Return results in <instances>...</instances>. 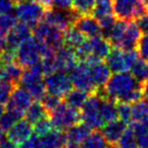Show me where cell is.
Returning <instances> with one entry per match:
<instances>
[{"mask_svg": "<svg viewBox=\"0 0 148 148\" xmlns=\"http://www.w3.org/2000/svg\"><path fill=\"white\" fill-rule=\"evenodd\" d=\"M103 89L107 97L116 103L133 105L143 99L142 83L128 71L115 73L103 86Z\"/></svg>", "mask_w": 148, "mask_h": 148, "instance_id": "obj_1", "label": "cell"}, {"mask_svg": "<svg viewBox=\"0 0 148 148\" xmlns=\"http://www.w3.org/2000/svg\"><path fill=\"white\" fill-rule=\"evenodd\" d=\"M43 75L41 63L39 62L31 67L25 68L19 81L21 86L27 89L36 101H41L47 93Z\"/></svg>", "mask_w": 148, "mask_h": 148, "instance_id": "obj_2", "label": "cell"}, {"mask_svg": "<svg viewBox=\"0 0 148 148\" xmlns=\"http://www.w3.org/2000/svg\"><path fill=\"white\" fill-rule=\"evenodd\" d=\"M14 10L18 21L35 27L44 19L48 9L37 0H23L14 5Z\"/></svg>", "mask_w": 148, "mask_h": 148, "instance_id": "obj_3", "label": "cell"}, {"mask_svg": "<svg viewBox=\"0 0 148 148\" xmlns=\"http://www.w3.org/2000/svg\"><path fill=\"white\" fill-rule=\"evenodd\" d=\"M139 57V53L136 50H123L114 47L107 56L106 61L112 72L119 73L129 71Z\"/></svg>", "mask_w": 148, "mask_h": 148, "instance_id": "obj_4", "label": "cell"}, {"mask_svg": "<svg viewBox=\"0 0 148 148\" xmlns=\"http://www.w3.org/2000/svg\"><path fill=\"white\" fill-rule=\"evenodd\" d=\"M33 33L38 41L53 51H57L62 46H64V32L45 21L37 23L34 27Z\"/></svg>", "mask_w": 148, "mask_h": 148, "instance_id": "obj_5", "label": "cell"}, {"mask_svg": "<svg viewBox=\"0 0 148 148\" xmlns=\"http://www.w3.org/2000/svg\"><path fill=\"white\" fill-rule=\"evenodd\" d=\"M49 116L54 128L61 131H67L69 128L81 121V113H79V110L69 107L65 103H60Z\"/></svg>", "mask_w": 148, "mask_h": 148, "instance_id": "obj_6", "label": "cell"}, {"mask_svg": "<svg viewBox=\"0 0 148 148\" xmlns=\"http://www.w3.org/2000/svg\"><path fill=\"white\" fill-rule=\"evenodd\" d=\"M101 101L103 97L95 91L88 95L83 107L81 108V121L86 124L91 130H99L106 124L99 112Z\"/></svg>", "mask_w": 148, "mask_h": 148, "instance_id": "obj_7", "label": "cell"}, {"mask_svg": "<svg viewBox=\"0 0 148 148\" xmlns=\"http://www.w3.org/2000/svg\"><path fill=\"white\" fill-rule=\"evenodd\" d=\"M147 12L142 0H115L114 14L117 19L135 21Z\"/></svg>", "mask_w": 148, "mask_h": 148, "instance_id": "obj_8", "label": "cell"}, {"mask_svg": "<svg viewBox=\"0 0 148 148\" xmlns=\"http://www.w3.org/2000/svg\"><path fill=\"white\" fill-rule=\"evenodd\" d=\"M16 61L23 68H29L41 61V44L34 38H29L23 41L15 50Z\"/></svg>", "mask_w": 148, "mask_h": 148, "instance_id": "obj_9", "label": "cell"}, {"mask_svg": "<svg viewBox=\"0 0 148 148\" xmlns=\"http://www.w3.org/2000/svg\"><path fill=\"white\" fill-rule=\"evenodd\" d=\"M45 85L47 92L63 97L69 92L73 87L71 77L67 72L56 71L49 75H46Z\"/></svg>", "mask_w": 148, "mask_h": 148, "instance_id": "obj_10", "label": "cell"}, {"mask_svg": "<svg viewBox=\"0 0 148 148\" xmlns=\"http://www.w3.org/2000/svg\"><path fill=\"white\" fill-rule=\"evenodd\" d=\"M70 72H71L70 77H71L73 86H75L76 88L84 90L88 93L95 92L97 89L91 77L90 66L86 62H78L77 65Z\"/></svg>", "mask_w": 148, "mask_h": 148, "instance_id": "obj_11", "label": "cell"}, {"mask_svg": "<svg viewBox=\"0 0 148 148\" xmlns=\"http://www.w3.org/2000/svg\"><path fill=\"white\" fill-rule=\"evenodd\" d=\"M78 16L79 15L72 8L62 9L53 7L46 12V15L43 21H47L50 25L59 27L60 29L64 32L68 27L74 25V23H75Z\"/></svg>", "mask_w": 148, "mask_h": 148, "instance_id": "obj_12", "label": "cell"}, {"mask_svg": "<svg viewBox=\"0 0 148 148\" xmlns=\"http://www.w3.org/2000/svg\"><path fill=\"white\" fill-rule=\"evenodd\" d=\"M33 101L34 97L27 89L18 85H15L6 103V109L13 110V111L25 115L29 107L33 103Z\"/></svg>", "mask_w": 148, "mask_h": 148, "instance_id": "obj_13", "label": "cell"}, {"mask_svg": "<svg viewBox=\"0 0 148 148\" xmlns=\"http://www.w3.org/2000/svg\"><path fill=\"white\" fill-rule=\"evenodd\" d=\"M58 71L69 72L79 62V58L74 49L67 46H62L55 53Z\"/></svg>", "mask_w": 148, "mask_h": 148, "instance_id": "obj_14", "label": "cell"}, {"mask_svg": "<svg viewBox=\"0 0 148 148\" xmlns=\"http://www.w3.org/2000/svg\"><path fill=\"white\" fill-rule=\"evenodd\" d=\"M32 33L33 31L31 29V25L21 23V21L17 23L6 35L7 48L12 51H15L23 41L32 37Z\"/></svg>", "mask_w": 148, "mask_h": 148, "instance_id": "obj_15", "label": "cell"}, {"mask_svg": "<svg viewBox=\"0 0 148 148\" xmlns=\"http://www.w3.org/2000/svg\"><path fill=\"white\" fill-rule=\"evenodd\" d=\"M33 126L27 119H21L7 131L6 137L12 141L15 145H19L27 139H29L33 134Z\"/></svg>", "mask_w": 148, "mask_h": 148, "instance_id": "obj_16", "label": "cell"}, {"mask_svg": "<svg viewBox=\"0 0 148 148\" xmlns=\"http://www.w3.org/2000/svg\"><path fill=\"white\" fill-rule=\"evenodd\" d=\"M74 27L87 38L101 36L99 21L93 15H79L74 23Z\"/></svg>", "mask_w": 148, "mask_h": 148, "instance_id": "obj_17", "label": "cell"}, {"mask_svg": "<svg viewBox=\"0 0 148 148\" xmlns=\"http://www.w3.org/2000/svg\"><path fill=\"white\" fill-rule=\"evenodd\" d=\"M23 67L17 61L5 64L0 63V81L18 85L23 73Z\"/></svg>", "mask_w": 148, "mask_h": 148, "instance_id": "obj_18", "label": "cell"}, {"mask_svg": "<svg viewBox=\"0 0 148 148\" xmlns=\"http://www.w3.org/2000/svg\"><path fill=\"white\" fill-rule=\"evenodd\" d=\"M87 44L89 48V56L92 55L101 60L106 59L111 50L113 49L112 44L103 36L88 38Z\"/></svg>", "mask_w": 148, "mask_h": 148, "instance_id": "obj_19", "label": "cell"}, {"mask_svg": "<svg viewBox=\"0 0 148 148\" xmlns=\"http://www.w3.org/2000/svg\"><path fill=\"white\" fill-rule=\"evenodd\" d=\"M141 33L142 32L137 23L129 21L125 35H124L119 47L117 48H121L123 50H135L138 46L140 38H141Z\"/></svg>", "mask_w": 148, "mask_h": 148, "instance_id": "obj_20", "label": "cell"}, {"mask_svg": "<svg viewBox=\"0 0 148 148\" xmlns=\"http://www.w3.org/2000/svg\"><path fill=\"white\" fill-rule=\"evenodd\" d=\"M126 129H127V124L124 123L122 120L117 119L115 121L105 124L101 133L110 144L116 145Z\"/></svg>", "mask_w": 148, "mask_h": 148, "instance_id": "obj_21", "label": "cell"}, {"mask_svg": "<svg viewBox=\"0 0 148 148\" xmlns=\"http://www.w3.org/2000/svg\"><path fill=\"white\" fill-rule=\"evenodd\" d=\"M91 129L86 124L78 123L72 126L66 131V138L68 144L71 145H81L86 140V138L90 135Z\"/></svg>", "mask_w": 148, "mask_h": 148, "instance_id": "obj_22", "label": "cell"}, {"mask_svg": "<svg viewBox=\"0 0 148 148\" xmlns=\"http://www.w3.org/2000/svg\"><path fill=\"white\" fill-rule=\"evenodd\" d=\"M41 139L43 148H65L68 145L66 133L61 130H53Z\"/></svg>", "mask_w": 148, "mask_h": 148, "instance_id": "obj_23", "label": "cell"}, {"mask_svg": "<svg viewBox=\"0 0 148 148\" xmlns=\"http://www.w3.org/2000/svg\"><path fill=\"white\" fill-rule=\"evenodd\" d=\"M111 70L108 67L107 64L103 63V61L99 63L95 64L93 66H90V74L92 77V80L95 82V86L99 87H103L107 82L109 81V79L111 78Z\"/></svg>", "mask_w": 148, "mask_h": 148, "instance_id": "obj_24", "label": "cell"}, {"mask_svg": "<svg viewBox=\"0 0 148 148\" xmlns=\"http://www.w3.org/2000/svg\"><path fill=\"white\" fill-rule=\"evenodd\" d=\"M85 36L72 25L64 31V45L76 50L85 41Z\"/></svg>", "mask_w": 148, "mask_h": 148, "instance_id": "obj_25", "label": "cell"}, {"mask_svg": "<svg viewBox=\"0 0 148 148\" xmlns=\"http://www.w3.org/2000/svg\"><path fill=\"white\" fill-rule=\"evenodd\" d=\"M64 103L68 105L69 107L74 108L76 110H80L83 107L85 101L88 97V92L81 89H71L67 95H65Z\"/></svg>", "mask_w": 148, "mask_h": 148, "instance_id": "obj_26", "label": "cell"}, {"mask_svg": "<svg viewBox=\"0 0 148 148\" xmlns=\"http://www.w3.org/2000/svg\"><path fill=\"white\" fill-rule=\"evenodd\" d=\"M25 119L29 123L35 124L36 122L40 121L43 118L49 117V112L44 107L42 101H33V103L29 107V109L25 113Z\"/></svg>", "mask_w": 148, "mask_h": 148, "instance_id": "obj_27", "label": "cell"}, {"mask_svg": "<svg viewBox=\"0 0 148 148\" xmlns=\"http://www.w3.org/2000/svg\"><path fill=\"white\" fill-rule=\"evenodd\" d=\"M99 112L106 124L118 119V107L116 101L111 99H103L99 106Z\"/></svg>", "mask_w": 148, "mask_h": 148, "instance_id": "obj_28", "label": "cell"}, {"mask_svg": "<svg viewBox=\"0 0 148 148\" xmlns=\"http://www.w3.org/2000/svg\"><path fill=\"white\" fill-rule=\"evenodd\" d=\"M83 148H116L115 145H112L107 141L103 133L99 130L91 132L90 135L83 142Z\"/></svg>", "mask_w": 148, "mask_h": 148, "instance_id": "obj_29", "label": "cell"}, {"mask_svg": "<svg viewBox=\"0 0 148 148\" xmlns=\"http://www.w3.org/2000/svg\"><path fill=\"white\" fill-rule=\"evenodd\" d=\"M132 122L148 126V103L139 101L132 105Z\"/></svg>", "mask_w": 148, "mask_h": 148, "instance_id": "obj_30", "label": "cell"}, {"mask_svg": "<svg viewBox=\"0 0 148 148\" xmlns=\"http://www.w3.org/2000/svg\"><path fill=\"white\" fill-rule=\"evenodd\" d=\"M128 23L129 21H122V19H118L115 23L114 27H112L111 32H110L109 36L107 37V40H109V42L112 44V46L114 47H119L120 43H121L122 39H123L125 32L127 29Z\"/></svg>", "mask_w": 148, "mask_h": 148, "instance_id": "obj_31", "label": "cell"}, {"mask_svg": "<svg viewBox=\"0 0 148 148\" xmlns=\"http://www.w3.org/2000/svg\"><path fill=\"white\" fill-rule=\"evenodd\" d=\"M114 1L113 0H97L92 15L97 19L103 18L106 16L113 15Z\"/></svg>", "mask_w": 148, "mask_h": 148, "instance_id": "obj_32", "label": "cell"}, {"mask_svg": "<svg viewBox=\"0 0 148 148\" xmlns=\"http://www.w3.org/2000/svg\"><path fill=\"white\" fill-rule=\"evenodd\" d=\"M131 74L139 82L144 83L148 80V61L139 58L130 69Z\"/></svg>", "mask_w": 148, "mask_h": 148, "instance_id": "obj_33", "label": "cell"}, {"mask_svg": "<svg viewBox=\"0 0 148 148\" xmlns=\"http://www.w3.org/2000/svg\"><path fill=\"white\" fill-rule=\"evenodd\" d=\"M23 117V114L13 111V110L6 109V111H4V113L0 117V127L2 128V130L4 132L8 131Z\"/></svg>", "mask_w": 148, "mask_h": 148, "instance_id": "obj_34", "label": "cell"}, {"mask_svg": "<svg viewBox=\"0 0 148 148\" xmlns=\"http://www.w3.org/2000/svg\"><path fill=\"white\" fill-rule=\"evenodd\" d=\"M116 148H138V141L136 135L134 133L133 129L131 127L125 130V132L123 133V135L121 136V138L119 139V141L117 142V144L115 145Z\"/></svg>", "mask_w": 148, "mask_h": 148, "instance_id": "obj_35", "label": "cell"}, {"mask_svg": "<svg viewBox=\"0 0 148 148\" xmlns=\"http://www.w3.org/2000/svg\"><path fill=\"white\" fill-rule=\"evenodd\" d=\"M130 127L133 129L138 141V146L141 148H148V126L132 122Z\"/></svg>", "mask_w": 148, "mask_h": 148, "instance_id": "obj_36", "label": "cell"}, {"mask_svg": "<svg viewBox=\"0 0 148 148\" xmlns=\"http://www.w3.org/2000/svg\"><path fill=\"white\" fill-rule=\"evenodd\" d=\"M97 0H74L72 9L78 15H92Z\"/></svg>", "mask_w": 148, "mask_h": 148, "instance_id": "obj_37", "label": "cell"}, {"mask_svg": "<svg viewBox=\"0 0 148 148\" xmlns=\"http://www.w3.org/2000/svg\"><path fill=\"white\" fill-rule=\"evenodd\" d=\"M17 23V17L11 12L0 14V34L6 36L10 29Z\"/></svg>", "mask_w": 148, "mask_h": 148, "instance_id": "obj_38", "label": "cell"}, {"mask_svg": "<svg viewBox=\"0 0 148 148\" xmlns=\"http://www.w3.org/2000/svg\"><path fill=\"white\" fill-rule=\"evenodd\" d=\"M53 128H54V126H53V124H52L51 119L46 117V118L41 119L40 121L36 122V123L34 124L33 130H34L35 135L39 136V137H44L45 135L49 134L51 131H53Z\"/></svg>", "mask_w": 148, "mask_h": 148, "instance_id": "obj_39", "label": "cell"}, {"mask_svg": "<svg viewBox=\"0 0 148 148\" xmlns=\"http://www.w3.org/2000/svg\"><path fill=\"white\" fill-rule=\"evenodd\" d=\"M55 53L48 54V55H45L41 58L40 63H41L42 70H43V73L45 74V75H49V74L58 71Z\"/></svg>", "mask_w": 148, "mask_h": 148, "instance_id": "obj_40", "label": "cell"}, {"mask_svg": "<svg viewBox=\"0 0 148 148\" xmlns=\"http://www.w3.org/2000/svg\"><path fill=\"white\" fill-rule=\"evenodd\" d=\"M118 107V118L128 124L132 123V105L126 103H117Z\"/></svg>", "mask_w": 148, "mask_h": 148, "instance_id": "obj_41", "label": "cell"}, {"mask_svg": "<svg viewBox=\"0 0 148 148\" xmlns=\"http://www.w3.org/2000/svg\"><path fill=\"white\" fill-rule=\"evenodd\" d=\"M41 101H42V103L44 105V107L49 112V114L51 113L52 111H54L60 103H63V101H62V97H58V95H52V93H49V92L46 93Z\"/></svg>", "mask_w": 148, "mask_h": 148, "instance_id": "obj_42", "label": "cell"}, {"mask_svg": "<svg viewBox=\"0 0 148 148\" xmlns=\"http://www.w3.org/2000/svg\"><path fill=\"white\" fill-rule=\"evenodd\" d=\"M14 86L15 85L11 84L9 82H2V81H0V103H2L4 106L6 105Z\"/></svg>", "mask_w": 148, "mask_h": 148, "instance_id": "obj_43", "label": "cell"}, {"mask_svg": "<svg viewBox=\"0 0 148 148\" xmlns=\"http://www.w3.org/2000/svg\"><path fill=\"white\" fill-rule=\"evenodd\" d=\"M137 49L140 57L142 59L148 61V35L141 36L139 43H138Z\"/></svg>", "mask_w": 148, "mask_h": 148, "instance_id": "obj_44", "label": "cell"}, {"mask_svg": "<svg viewBox=\"0 0 148 148\" xmlns=\"http://www.w3.org/2000/svg\"><path fill=\"white\" fill-rule=\"evenodd\" d=\"M18 148H43L42 145V139L39 136L32 135L29 139L18 145Z\"/></svg>", "mask_w": 148, "mask_h": 148, "instance_id": "obj_45", "label": "cell"}, {"mask_svg": "<svg viewBox=\"0 0 148 148\" xmlns=\"http://www.w3.org/2000/svg\"><path fill=\"white\" fill-rule=\"evenodd\" d=\"M13 8H14V3L12 0H0V14L11 12Z\"/></svg>", "mask_w": 148, "mask_h": 148, "instance_id": "obj_46", "label": "cell"}, {"mask_svg": "<svg viewBox=\"0 0 148 148\" xmlns=\"http://www.w3.org/2000/svg\"><path fill=\"white\" fill-rule=\"evenodd\" d=\"M53 1V7L62 9H70L72 8L74 0H52Z\"/></svg>", "mask_w": 148, "mask_h": 148, "instance_id": "obj_47", "label": "cell"}, {"mask_svg": "<svg viewBox=\"0 0 148 148\" xmlns=\"http://www.w3.org/2000/svg\"><path fill=\"white\" fill-rule=\"evenodd\" d=\"M137 23H138V25H139L142 33H143L144 35H148V11L143 16L138 19Z\"/></svg>", "mask_w": 148, "mask_h": 148, "instance_id": "obj_48", "label": "cell"}, {"mask_svg": "<svg viewBox=\"0 0 148 148\" xmlns=\"http://www.w3.org/2000/svg\"><path fill=\"white\" fill-rule=\"evenodd\" d=\"M17 145H15L12 141L8 139V138H3L2 140H0V148H17Z\"/></svg>", "mask_w": 148, "mask_h": 148, "instance_id": "obj_49", "label": "cell"}, {"mask_svg": "<svg viewBox=\"0 0 148 148\" xmlns=\"http://www.w3.org/2000/svg\"><path fill=\"white\" fill-rule=\"evenodd\" d=\"M7 49V41H6V36L1 35L0 34V54L3 51Z\"/></svg>", "mask_w": 148, "mask_h": 148, "instance_id": "obj_50", "label": "cell"}, {"mask_svg": "<svg viewBox=\"0 0 148 148\" xmlns=\"http://www.w3.org/2000/svg\"><path fill=\"white\" fill-rule=\"evenodd\" d=\"M142 91H143V99L148 103V80L142 83Z\"/></svg>", "mask_w": 148, "mask_h": 148, "instance_id": "obj_51", "label": "cell"}, {"mask_svg": "<svg viewBox=\"0 0 148 148\" xmlns=\"http://www.w3.org/2000/svg\"><path fill=\"white\" fill-rule=\"evenodd\" d=\"M4 111H5L4 105H2V103H0V117H1V115H2V114L4 113Z\"/></svg>", "mask_w": 148, "mask_h": 148, "instance_id": "obj_52", "label": "cell"}, {"mask_svg": "<svg viewBox=\"0 0 148 148\" xmlns=\"http://www.w3.org/2000/svg\"><path fill=\"white\" fill-rule=\"evenodd\" d=\"M4 138V131L2 130V128L0 127V140H2Z\"/></svg>", "mask_w": 148, "mask_h": 148, "instance_id": "obj_53", "label": "cell"}, {"mask_svg": "<svg viewBox=\"0 0 148 148\" xmlns=\"http://www.w3.org/2000/svg\"><path fill=\"white\" fill-rule=\"evenodd\" d=\"M142 2H143V4L145 5L146 9H147V11H148V0H142Z\"/></svg>", "mask_w": 148, "mask_h": 148, "instance_id": "obj_54", "label": "cell"}]
</instances>
